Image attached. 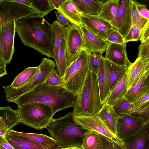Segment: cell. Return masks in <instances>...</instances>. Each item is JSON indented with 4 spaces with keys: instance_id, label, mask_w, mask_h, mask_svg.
Returning <instances> with one entry per match:
<instances>
[{
    "instance_id": "obj_9",
    "label": "cell",
    "mask_w": 149,
    "mask_h": 149,
    "mask_svg": "<svg viewBox=\"0 0 149 149\" xmlns=\"http://www.w3.org/2000/svg\"><path fill=\"white\" fill-rule=\"evenodd\" d=\"M66 27L65 42L69 65L76 60L81 52L85 49L83 47L82 35L79 27L71 23Z\"/></svg>"
},
{
    "instance_id": "obj_13",
    "label": "cell",
    "mask_w": 149,
    "mask_h": 149,
    "mask_svg": "<svg viewBox=\"0 0 149 149\" xmlns=\"http://www.w3.org/2000/svg\"><path fill=\"white\" fill-rule=\"evenodd\" d=\"M83 25L98 37L105 40L113 31L117 30L110 23L98 16L81 13Z\"/></svg>"
},
{
    "instance_id": "obj_5",
    "label": "cell",
    "mask_w": 149,
    "mask_h": 149,
    "mask_svg": "<svg viewBox=\"0 0 149 149\" xmlns=\"http://www.w3.org/2000/svg\"><path fill=\"white\" fill-rule=\"evenodd\" d=\"M17 109L20 123L38 130L46 128L54 114L51 107L40 102L23 104Z\"/></svg>"
},
{
    "instance_id": "obj_47",
    "label": "cell",
    "mask_w": 149,
    "mask_h": 149,
    "mask_svg": "<svg viewBox=\"0 0 149 149\" xmlns=\"http://www.w3.org/2000/svg\"><path fill=\"white\" fill-rule=\"evenodd\" d=\"M0 149H15L5 139L0 136Z\"/></svg>"
},
{
    "instance_id": "obj_12",
    "label": "cell",
    "mask_w": 149,
    "mask_h": 149,
    "mask_svg": "<svg viewBox=\"0 0 149 149\" xmlns=\"http://www.w3.org/2000/svg\"><path fill=\"white\" fill-rule=\"evenodd\" d=\"M109 22L124 38L132 26L131 0L120 1L115 17Z\"/></svg>"
},
{
    "instance_id": "obj_10",
    "label": "cell",
    "mask_w": 149,
    "mask_h": 149,
    "mask_svg": "<svg viewBox=\"0 0 149 149\" xmlns=\"http://www.w3.org/2000/svg\"><path fill=\"white\" fill-rule=\"evenodd\" d=\"M73 117L74 121L85 129L97 132L115 142H123L109 130L96 114L90 116L74 115Z\"/></svg>"
},
{
    "instance_id": "obj_17",
    "label": "cell",
    "mask_w": 149,
    "mask_h": 149,
    "mask_svg": "<svg viewBox=\"0 0 149 149\" xmlns=\"http://www.w3.org/2000/svg\"><path fill=\"white\" fill-rule=\"evenodd\" d=\"M123 141L126 149H146L149 141V122Z\"/></svg>"
},
{
    "instance_id": "obj_54",
    "label": "cell",
    "mask_w": 149,
    "mask_h": 149,
    "mask_svg": "<svg viewBox=\"0 0 149 149\" xmlns=\"http://www.w3.org/2000/svg\"><path fill=\"white\" fill-rule=\"evenodd\" d=\"M146 42H149V38H148V40H147V41Z\"/></svg>"
},
{
    "instance_id": "obj_28",
    "label": "cell",
    "mask_w": 149,
    "mask_h": 149,
    "mask_svg": "<svg viewBox=\"0 0 149 149\" xmlns=\"http://www.w3.org/2000/svg\"><path fill=\"white\" fill-rule=\"evenodd\" d=\"M145 72L141 59L138 57L128 67L127 91L137 82Z\"/></svg>"
},
{
    "instance_id": "obj_38",
    "label": "cell",
    "mask_w": 149,
    "mask_h": 149,
    "mask_svg": "<svg viewBox=\"0 0 149 149\" xmlns=\"http://www.w3.org/2000/svg\"><path fill=\"white\" fill-rule=\"evenodd\" d=\"M63 80L57 70L54 69L45 82L41 84L43 86H57L63 85Z\"/></svg>"
},
{
    "instance_id": "obj_51",
    "label": "cell",
    "mask_w": 149,
    "mask_h": 149,
    "mask_svg": "<svg viewBox=\"0 0 149 149\" xmlns=\"http://www.w3.org/2000/svg\"><path fill=\"white\" fill-rule=\"evenodd\" d=\"M113 149H126L124 143H117L113 141Z\"/></svg>"
},
{
    "instance_id": "obj_31",
    "label": "cell",
    "mask_w": 149,
    "mask_h": 149,
    "mask_svg": "<svg viewBox=\"0 0 149 149\" xmlns=\"http://www.w3.org/2000/svg\"><path fill=\"white\" fill-rule=\"evenodd\" d=\"M81 147L83 149H103L101 134L95 131H89Z\"/></svg>"
},
{
    "instance_id": "obj_53",
    "label": "cell",
    "mask_w": 149,
    "mask_h": 149,
    "mask_svg": "<svg viewBox=\"0 0 149 149\" xmlns=\"http://www.w3.org/2000/svg\"><path fill=\"white\" fill-rule=\"evenodd\" d=\"M146 149H149V141L148 146Z\"/></svg>"
},
{
    "instance_id": "obj_44",
    "label": "cell",
    "mask_w": 149,
    "mask_h": 149,
    "mask_svg": "<svg viewBox=\"0 0 149 149\" xmlns=\"http://www.w3.org/2000/svg\"><path fill=\"white\" fill-rule=\"evenodd\" d=\"M137 8L140 14L144 17L149 20V10L146 5L141 4L136 1Z\"/></svg>"
},
{
    "instance_id": "obj_7",
    "label": "cell",
    "mask_w": 149,
    "mask_h": 149,
    "mask_svg": "<svg viewBox=\"0 0 149 149\" xmlns=\"http://www.w3.org/2000/svg\"><path fill=\"white\" fill-rule=\"evenodd\" d=\"M55 63L52 60L43 58L39 65V68L35 75L27 83L17 88L4 86L6 100L12 102L20 96L33 90L37 86L44 83L50 74L54 69Z\"/></svg>"
},
{
    "instance_id": "obj_22",
    "label": "cell",
    "mask_w": 149,
    "mask_h": 149,
    "mask_svg": "<svg viewBox=\"0 0 149 149\" xmlns=\"http://www.w3.org/2000/svg\"><path fill=\"white\" fill-rule=\"evenodd\" d=\"M100 99L102 104L106 102L110 93L109 77L104 58L101 56L99 70L97 75Z\"/></svg>"
},
{
    "instance_id": "obj_32",
    "label": "cell",
    "mask_w": 149,
    "mask_h": 149,
    "mask_svg": "<svg viewBox=\"0 0 149 149\" xmlns=\"http://www.w3.org/2000/svg\"><path fill=\"white\" fill-rule=\"evenodd\" d=\"M39 68L38 66L25 69L15 77L10 86L16 88L25 84L35 75Z\"/></svg>"
},
{
    "instance_id": "obj_30",
    "label": "cell",
    "mask_w": 149,
    "mask_h": 149,
    "mask_svg": "<svg viewBox=\"0 0 149 149\" xmlns=\"http://www.w3.org/2000/svg\"><path fill=\"white\" fill-rule=\"evenodd\" d=\"M55 33V40L54 48L51 54V58L55 61L57 58L58 50L62 41L65 38L66 29L60 24L56 20L53 22Z\"/></svg>"
},
{
    "instance_id": "obj_20",
    "label": "cell",
    "mask_w": 149,
    "mask_h": 149,
    "mask_svg": "<svg viewBox=\"0 0 149 149\" xmlns=\"http://www.w3.org/2000/svg\"><path fill=\"white\" fill-rule=\"evenodd\" d=\"M7 132L10 134L22 136L28 138L46 149H57L62 148L56 140L45 135L18 132L12 129Z\"/></svg>"
},
{
    "instance_id": "obj_46",
    "label": "cell",
    "mask_w": 149,
    "mask_h": 149,
    "mask_svg": "<svg viewBox=\"0 0 149 149\" xmlns=\"http://www.w3.org/2000/svg\"><path fill=\"white\" fill-rule=\"evenodd\" d=\"M101 137L103 149H113V141L102 135Z\"/></svg>"
},
{
    "instance_id": "obj_8",
    "label": "cell",
    "mask_w": 149,
    "mask_h": 149,
    "mask_svg": "<svg viewBox=\"0 0 149 149\" xmlns=\"http://www.w3.org/2000/svg\"><path fill=\"white\" fill-rule=\"evenodd\" d=\"M36 14L31 8L11 0H0V27Z\"/></svg>"
},
{
    "instance_id": "obj_1",
    "label": "cell",
    "mask_w": 149,
    "mask_h": 149,
    "mask_svg": "<svg viewBox=\"0 0 149 149\" xmlns=\"http://www.w3.org/2000/svg\"><path fill=\"white\" fill-rule=\"evenodd\" d=\"M15 31L22 42L49 58L54 48L55 33L54 26L36 14L15 22Z\"/></svg>"
},
{
    "instance_id": "obj_18",
    "label": "cell",
    "mask_w": 149,
    "mask_h": 149,
    "mask_svg": "<svg viewBox=\"0 0 149 149\" xmlns=\"http://www.w3.org/2000/svg\"><path fill=\"white\" fill-rule=\"evenodd\" d=\"M21 121L17 109L10 106L0 107V136L4 137L6 133Z\"/></svg>"
},
{
    "instance_id": "obj_36",
    "label": "cell",
    "mask_w": 149,
    "mask_h": 149,
    "mask_svg": "<svg viewBox=\"0 0 149 149\" xmlns=\"http://www.w3.org/2000/svg\"><path fill=\"white\" fill-rule=\"evenodd\" d=\"M128 115L142 118L145 124L149 122V107L138 108L131 103L128 109Z\"/></svg>"
},
{
    "instance_id": "obj_43",
    "label": "cell",
    "mask_w": 149,
    "mask_h": 149,
    "mask_svg": "<svg viewBox=\"0 0 149 149\" xmlns=\"http://www.w3.org/2000/svg\"><path fill=\"white\" fill-rule=\"evenodd\" d=\"M57 17L56 21L63 26H67L71 23L70 21L62 13L58 10L55 11Z\"/></svg>"
},
{
    "instance_id": "obj_34",
    "label": "cell",
    "mask_w": 149,
    "mask_h": 149,
    "mask_svg": "<svg viewBox=\"0 0 149 149\" xmlns=\"http://www.w3.org/2000/svg\"><path fill=\"white\" fill-rule=\"evenodd\" d=\"M31 8L41 17H44L54 9L49 0H31Z\"/></svg>"
},
{
    "instance_id": "obj_25",
    "label": "cell",
    "mask_w": 149,
    "mask_h": 149,
    "mask_svg": "<svg viewBox=\"0 0 149 149\" xmlns=\"http://www.w3.org/2000/svg\"><path fill=\"white\" fill-rule=\"evenodd\" d=\"M104 61L111 91L126 73L128 68L116 65L105 58Z\"/></svg>"
},
{
    "instance_id": "obj_40",
    "label": "cell",
    "mask_w": 149,
    "mask_h": 149,
    "mask_svg": "<svg viewBox=\"0 0 149 149\" xmlns=\"http://www.w3.org/2000/svg\"><path fill=\"white\" fill-rule=\"evenodd\" d=\"M141 30L136 25L132 26L130 30L124 38V41L127 43L130 41H137L139 40Z\"/></svg>"
},
{
    "instance_id": "obj_3",
    "label": "cell",
    "mask_w": 149,
    "mask_h": 149,
    "mask_svg": "<svg viewBox=\"0 0 149 149\" xmlns=\"http://www.w3.org/2000/svg\"><path fill=\"white\" fill-rule=\"evenodd\" d=\"M72 111L56 119L52 118L46 127L51 137L62 148L82 146L88 130L74 121Z\"/></svg>"
},
{
    "instance_id": "obj_24",
    "label": "cell",
    "mask_w": 149,
    "mask_h": 149,
    "mask_svg": "<svg viewBox=\"0 0 149 149\" xmlns=\"http://www.w3.org/2000/svg\"><path fill=\"white\" fill-rule=\"evenodd\" d=\"M4 137L15 149H46L31 140L22 136L7 132Z\"/></svg>"
},
{
    "instance_id": "obj_23",
    "label": "cell",
    "mask_w": 149,
    "mask_h": 149,
    "mask_svg": "<svg viewBox=\"0 0 149 149\" xmlns=\"http://www.w3.org/2000/svg\"><path fill=\"white\" fill-rule=\"evenodd\" d=\"M57 10L64 15L71 23L79 26L83 25L81 13L73 0H65Z\"/></svg>"
},
{
    "instance_id": "obj_6",
    "label": "cell",
    "mask_w": 149,
    "mask_h": 149,
    "mask_svg": "<svg viewBox=\"0 0 149 149\" xmlns=\"http://www.w3.org/2000/svg\"><path fill=\"white\" fill-rule=\"evenodd\" d=\"M91 54L87 50H83L76 60L67 67L63 79V86L77 95L82 88L89 70Z\"/></svg>"
},
{
    "instance_id": "obj_42",
    "label": "cell",
    "mask_w": 149,
    "mask_h": 149,
    "mask_svg": "<svg viewBox=\"0 0 149 149\" xmlns=\"http://www.w3.org/2000/svg\"><path fill=\"white\" fill-rule=\"evenodd\" d=\"M106 41L108 42L118 44L125 43L124 38L117 30H114L108 36Z\"/></svg>"
},
{
    "instance_id": "obj_11",
    "label": "cell",
    "mask_w": 149,
    "mask_h": 149,
    "mask_svg": "<svg viewBox=\"0 0 149 149\" xmlns=\"http://www.w3.org/2000/svg\"><path fill=\"white\" fill-rule=\"evenodd\" d=\"M15 32V21L0 27V58L7 64L10 62L14 52Z\"/></svg>"
},
{
    "instance_id": "obj_41",
    "label": "cell",
    "mask_w": 149,
    "mask_h": 149,
    "mask_svg": "<svg viewBox=\"0 0 149 149\" xmlns=\"http://www.w3.org/2000/svg\"><path fill=\"white\" fill-rule=\"evenodd\" d=\"M132 104L138 108L149 107V90L145 94L133 102Z\"/></svg>"
},
{
    "instance_id": "obj_37",
    "label": "cell",
    "mask_w": 149,
    "mask_h": 149,
    "mask_svg": "<svg viewBox=\"0 0 149 149\" xmlns=\"http://www.w3.org/2000/svg\"><path fill=\"white\" fill-rule=\"evenodd\" d=\"M138 50V57L141 59L145 72H149V42L141 43Z\"/></svg>"
},
{
    "instance_id": "obj_35",
    "label": "cell",
    "mask_w": 149,
    "mask_h": 149,
    "mask_svg": "<svg viewBox=\"0 0 149 149\" xmlns=\"http://www.w3.org/2000/svg\"><path fill=\"white\" fill-rule=\"evenodd\" d=\"M132 15V26L137 25L141 32L145 28L149 20L143 17L139 12L136 6V1L131 0Z\"/></svg>"
},
{
    "instance_id": "obj_29",
    "label": "cell",
    "mask_w": 149,
    "mask_h": 149,
    "mask_svg": "<svg viewBox=\"0 0 149 149\" xmlns=\"http://www.w3.org/2000/svg\"><path fill=\"white\" fill-rule=\"evenodd\" d=\"M119 0H110L104 2L100 14L98 16L109 22L115 17L119 5Z\"/></svg>"
},
{
    "instance_id": "obj_2",
    "label": "cell",
    "mask_w": 149,
    "mask_h": 149,
    "mask_svg": "<svg viewBox=\"0 0 149 149\" xmlns=\"http://www.w3.org/2000/svg\"><path fill=\"white\" fill-rule=\"evenodd\" d=\"M77 95L63 85L43 86L41 84L12 102L18 106L33 102L43 103L51 107L55 114L60 110L73 107Z\"/></svg>"
},
{
    "instance_id": "obj_15",
    "label": "cell",
    "mask_w": 149,
    "mask_h": 149,
    "mask_svg": "<svg viewBox=\"0 0 149 149\" xmlns=\"http://www.w3.org/2000/svg\"><path fill=\"white\" fill-rule=\"evenodd\" d=\"M79 27L82 35L84 49L91 53L101 55L106 52L108 42L97 37L83 25Z\"/></svg>"
},
{
    "instance_id": "obj_19",
    "label": "cell",
    "mask_w": 149,
    "mask_h": 149,
    "mask_svg": "<svg viewBox=\"0 0 149 149\" xmlns=\"http://www.w3.org/2000/svg\"><path fill=\"white\" fill-rule=\"evenodd\" d=\"M96 115L109 130L116 136L117 123L120 117L115 111L112 106L105 102Z\"/></svg>"
},
{
    "instance_id": "obj_45",
    "label": "cell",
    "mask_w": 149,
    "mask_h": 149,
    "mask_svg": "<svg viewBox=\"0 0 149 149\" xmlns=\"http://www.w3.org/2000/svg\"><path fill=\"white\" fill-rule=\"evenodd\" d=\"M149 38V20L146 25L141 31L139 40L141 43L146 42Z\"/></svg>"
},
{
    "instance_id": "obj_39",
    "label": "cell",
    "mask_w": 149,
    "mask_h": 149,
    "mask_svg": "<svg viewBox=\"0 0 149 149\" xmlns=\"http://www.w3.org/2000/svg\"><path fill=\"white\" fill-rule=\"evenodd\" d=\"M102 55L96 53H91L89 61V70L97 76L98 72Z\"/></svg>"
},
{
    "instance_id": "obj_26",
    "label": "cell",
    "mask_w": 149,
    "mask_h": 149,
    "mask_svg": "<svg viewBox=\"0 0 149 149\" xmlns=\"http://www.w3.org/2000/svg\"><path fill=\"white\" fill-rule=\"evenodd\" d=\"M81 13L98 16L104 2L98 0H73Z\"/></svg>"
},
{
    "instance_id": "obj_50",
    "label": "cell",
    "mask_w": 149,
    "mask_h": 149,
    "mask_svg": "<svg viewBox=\"0 0 149 149\" xmlns=\"http://www.w3.org/2000/svg\"><path fill=\"white\" fill-rule=\"evenodd\" d=\"M12 1L20 3L30 8H31V0H11Z\"/></svg>"
},
{
    "instance_id": "obj_49",
    "label": "cell",
    "mask_w": 149,
    "mask_h": 149,
    "mask_svg": "<svg viewBox=\"0 0 149 149\" xmlns=\"http://www.w3.org/2000/svg\"><path fill=\"white\" fill-rule=\"evenodd\" d=\"M7 64L3 60L0 58V77H2L7 74L6 70Z\"/></svg>"
},
{
    "instance_id": "obj_52",
    "label": "cell",
    "mask_w": 149,
    "mask_h": 149,
    "mask_svg": "<svg viewBox=\"0 0 149 149\" xmlns=\"http://www.w3.org/2000/svg\"><path fill=\"white\" fill-rule=\"evenodd\" d=\"M57 149H83L81 146L73 147L68 148H61Z\"/></svg>"
},
{
    "instance_id": "obj_48",
    "label": "cell",
    "mask_w": 149,
    "mask_h": 149,
    "mask_svg": "<svg viewBox=\"0 0 149 149\" xmlns=\"http://www.w3.org/2000/svg\"><path fill=\"white\" fill-rule=\"evenodd\" d=\"M65 0H49L51 4L54 9L57 10Z\"/></svg>"
},
{
    "instance_id": "obj_33",
    "label": "cell",
    "mask_w": 149,
    "mask_h": 149,
    "mask_svg": "<svg viewBox=\"0 0 149 149\" xmlns=\"http://www.w3.org/2000/svg\"><path fill=\"white\" fill-rule=\"evenodd\" d=\"M65 40L64 39L61 42L57 58L55 61L57 70L62 80L66 69L69 65L66 56Z\"/></svg>"
},
{
    "instance_id": "obj_21",
    "label": "cell",
    "mask_w": 149,
    "mask_h": 149,
    "mask_svg": "<svg viewBox=\"0 0 149 149\" xmlns=\"http://www.w3.org/2000/svg\"><path fill=\"white\" fill-rule=\"evenodd\" d=\"M149 90V72L143 74L137 82L127 91L124 98L131 103Z\"/></svg>"
},
{
    "instance_id": "obj_27",
    "label": "cell",
    "mask_w": 149,
    "mask_h": 149,
    "mask_svg": "<svg viewBox=\"0 0 149 149\" xmlns=\"http://www.w3.org/2000/svg\"><path fill=\"white\" fill-rule=\"evenodd\" d=\"M127 72L110 91L106 102L113 106L122 100L127 91Z\"/></svg>"
},
{
    "instance_id": "obj_16",
    "label": "cell",
    "mask_w": 149,
    "mask_h": 149,
    "mask_svg": "<svg viewBox=\"0 0 149 149\" xmlns=\"http://www.w3.org/2000/svg\"><path fill=\"white\" fill-rule=\"evenodd\" d=\"M127 43L109 42L104 58L116 65L128 68L131 63L129 61L127 55Z\"/></svg>"
},
{
    "instance_id": "obj_4",
    "label": "cell",
    "mask_w": 149,
    "mask_h": 149,
    "mask_svg": "<svg viewBox=\"0 0 149 149\" xmlns=\"http://www.w3.org/2000/svg\"><path fill=\"white\" fill-rule=\"evenodd\" d=\"M102 105L97 76L89 70L72 111L75 115H95Z\"/></svg>"
},
{
    "instance_id": "obj_14",
    "label": "cell",
    "mask_w": 149,
    "mask_h": 149,
    "mask_svg": "<svg viewBox=\"0 0 149 149\" xmlns=\"http://www.w3.org/2000/svg\"><path fill=\"white\" fill-rule=\"evenodd\" d=\"M145 124L142 118L127 115L119 117L117 125V136L123 141Z\"/></svg>"
}]
</instances>
